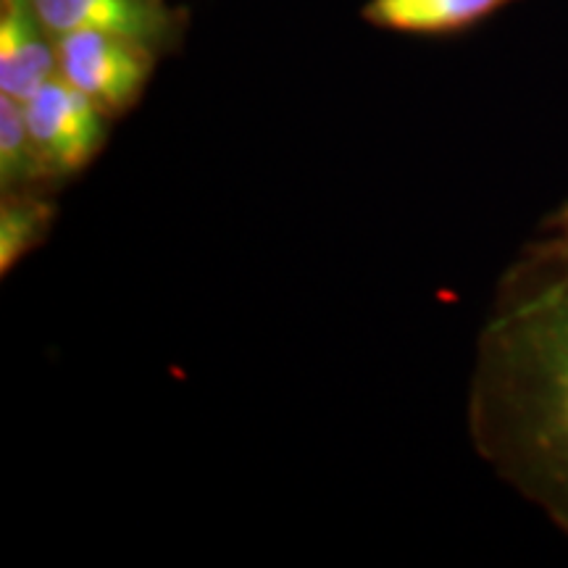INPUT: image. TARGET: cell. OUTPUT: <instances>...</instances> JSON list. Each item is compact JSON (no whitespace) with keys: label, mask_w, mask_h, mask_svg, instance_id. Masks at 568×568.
I'll return each mask as SVG.
<instances>
[{"label":"cell","mask_w":568,"mask_h":568,"mask_svg":"<svg viewBox=\"0 0 568 568\" xmlns=\"http://www.w3.org/2000/svg\"><path fill=\"white\" fill-rule=\"evenodd\" d=\"M21 103L48 187L80 174L101 153L109 116L61 74Z\"/></svg>","instance_id":"cell-3"},{"label":"cell","mask_w":568,"mask_h":568,"mask_svg":"<svg viewBox=\"0 0 568 568\" xmlns=\"http://www.w3.org/2000/svg\"><path fill=\"white\" fill-rule=\"evenodd\" d=\"M539 230H548V232L560 234V237H568V201L564 205H558V209L545 219Z\"/></svg>","instance_id":"cell-9"},{"label":"cell","mask_w":568,"mask_h":568,"mask_svg":"<svg viewBox=\"0 0 568 568\" xmlns=\"http://www.w3.org/2000/svg\"><path fill=\"white\" fill-rule=\"evenodd\" d=\"M516 0H368L364 19L379 30L453 34L479 24Z\"/></svg>","instance_id":"cell-6"},{"label":"cell","mask_w":568,"mask_h":568,"mask_svg":"<svg viewBox=\"0 0 568 568\" xmlns=\"http://www.w3.org/2000/svg\"><path fill=\"white\" fill-rule=\"evenodd\" d=\"M55 209L40 193H6L0 201V272L9 274L48 237Z\"/></svg>","instance_id":"cell-8"},{"label":"cell","mask_w":568,"mask_h":568,"mask_svg":"<svg viewBox=\"0 0 568 568\" xmlns=\"http://www.w3.org/2000/svg\"><path fill=\"white\" fill-rule=\"evenodd\" d=\"M55 74V38L32 0H0V95L27 101Z\"/></svg>","instance_id":"cell-5"},{"label":"cell","mask_w":568,"mask_h":568,"mask_svg":"<svg viewBox=\"0 0 568 568\" xmlns=\"http://www.w3.org/2000/svg\"><path fill=\"white\" fill-rule=\"evenodd\" d=\"M468 432L497 477L568 535V237L539 230L497 282Z\"/></svg>","instance_id":"cell-1"},{"label":"cell","mask_w":568,"mask_h":568,"mask_svg":"<svg viewBox=\"0 0 568 568\" xmlns=\"http://www.w3.org/2000/svg\"><path fill=\"white\" fill-rule=\"evenodd\" d=\"M32 6L53 38L101 30L161 51L180 34V19L163 0H32Z\"/></svg>","instance_id":"cell-4"},{"label":"cell","mask_w":568,"mask_h":568,"mask_svg":"<svg viewBox=\"0 0 568 568\" xmlns=\"http://www.w3.org/2000/svg\"><path fill=\"white\" fill-rule=\"evenodd\" d=\"M0 187H3V195L48 190V180L42 174L30 126H27L24 103L11 95H0Z\"/></svg>","instance_id":"cell-7"},{"label":"cell","mask_w":568,"mask_h":568,"mask_svg":"<svg viewBox=\"0 0 568 568\" xmlns=\"http://www.w3.org/2000/svg\"><path fill=\"white\" fill-rule=\"evenodd\" d=\"M59 74L84 92L109 119L122 116L140 101L159 51L124 34L77 30L55 38Z\"/></svg>","instance_id":"cell-2"}]
</instances>
